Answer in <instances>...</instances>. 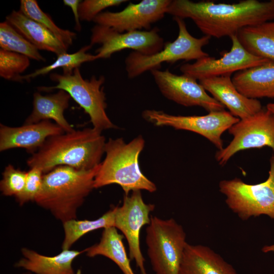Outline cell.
<instances>
[{"label": "cell", "instance_id": "29", "mask_svg": "<svg viewBox=\"0 0 274 274\" xmlns=\"http://www.w3.org/2000/svg\"><path fill=\"white\" fill-rule=\"evenodd\" d=\"M29 58L21 54L0 49V76L19 82L22 73L29 65Z\"/></svg>", "mask_w": 274, "mask_h": 274}, {"label": "cell", "instance_id": "21", "mask_svg": "<svg viewBox=\"0 0 274 274\" xmlns=\"http://www.w3.org/2000/svg\"><path fill=\"white\" fill-rule=\"evenodd\" d=\"M84 251L65 250L54 256H47L26 248L21 249L23 258L15 264L36 274H75L74 260Z\"/></svg>", "mask_w": 274, "mask_h": 274}, {"label": "cell", "instance_id": "18", "mask_svg": "<svg viewBox=\"0 0 274 274\" xmlns=\"http://www.w3.org/2000/svg\"><path fill=\"white\" fill-rule=\"evenodd\" d=\"M179 274H238L234 267L209 247L187 243Z\"/></svg>", "mask_w": 274, "mask_h": 274}, {"label": "cell", "instance_id": "27", "mask_svg": "<svg viewBox=\"0 0 274 274\" xmlns=\"http://www.w3.org/2000/svg\"><path fill=\"white\" fill-rule=\"evenodd\" d=\"M1 49L24 55L29 59L45 61L39 50L7 21L0 23Z\"/></svg>", "mask_w": 274, "mask_h": 274}, {"label": "cell", "instance_id": "9", "mask_svg": "<svg viewBox=\"0 0 274 274\" xmlns=\"http://www.w3.org/2000/svg\"><path fill=\"white\" fill-rule=\"evenodd\" d=\"M233 136L225 148L218 150L215 159L224 166L239 151L268 147L274 151V114L266 108L253 115L239 120L229 129Z\"/></svg>", "mask_w": 274, "mask_h": 274}, {"label": "cell", "instance_id": "12", "mask_svg": "<svg viewBox=\"0 0 274 274\" xmlns=\"http://www.w3.org/2000/svg\"><path fill=\"white\" fill-rule=\"evenodd\" d=\"M141 190H134L123 197L122 204L115 207L114 227L125 237L129 248V257L134 260L141 274H147L145 259L142 254L140 242L142 228L149 224L150 213L155 206L144 202Z\"/></svg>", "mask_w": 274, "mask_h": 274}, {"label": "cell", "instance_id": "13", "mask_svg": "<svg viewBox=\"0 0 274 274\" xmlns=\"http://www.w3.org/2000/svg\"><path fill=\"white\" fill-rule=\"evenodd\" d=\"M232 46L228 52L219 58L210 56L196 60L193 63H185L180 67L183 74L196 80L230 75L241 71L270 62L248 52L241 44L236 35L229 37Z\"/></svg>", "mask_w": 274, "mask_h": 274}, {"label": "cell", "instance_id": "25", "mask_svg": "<svg viewBox=\"0 0 274 274\" xmlns=\"http://www.w3.org/2000/svg\"><path fill=\"white\" fill-rule=\"evenodd\" d=\"M115 212V207H113L95 220L73 219L62 223L64 237L62 250H70L79 239L86 233L100 228L114 227Z\"/></svg>", "mask_w": 274, "mask_h": 274}, {"label": "cell", "instance_id": "5", "mask_svg": "<svg viewBox=\"0 0 274 274\" xmlns=\"http://www.w3.org/2000/svg\"><path fill=\"white\" fill-rule=\"evenodd\" d=\"M146 230L147 255L155 274H179L188 243L182 226L173 218L151 216Z\"/></svg>", "mask_w": 274, "mask_h": 274}, {"label": "cell", "instance_id": "6", "mask_svg": "<svg viewBox=\"0 0 274 274\" xmlns=\"http://www.w3.org/2000/svg\"><path fill=\"white\" fill-rule=\"evenodd\" d=\"M178 25L179 32L173 42L164 44L162 49L158 52L146 55L132 51L125 59V70L128 78L133 79L143 73L159 69L164 62L174 63L179 60H197L209 56L202 48L209 43L211 37L203 36L195 38L188 31L183 19L174 17Z\"/></svg>", "mask_w": 274, "mask_h": 274}, {"label": "cell", "instance_id": "7", "mask_svg": "<svg viewBox=\"0 0 274 274\" xmlns=\"http://www.w3.org/2000/svg\"><path fill=\"white\" fill-rule=\"evenodd\" d=\"M50 79L57 83L54 86H41L39 91L49 92L55 89L66 91L90 117L93 128L99 131L117 127L108 116L106 110L107 105L102 85L105 78L92 76L90 79H84L79 68L68 74L52 73Z\"/></svg>", "mask_w": 274, "mask_h": 274}, {"label": "cell", "instance_id": "24", "mask_svg": "<svg viewBox=\"0 0 274 274\" xmlns=\"http://www.w3.org/2000/svg\"><path fill=\"white\" fill-rule=\"evenodd\" d=\"M236 36L250 53L274 62V21L245 27Z\"/></svg>", "mask_w": 274, "mask_h": 274}, {"label": "cell", "instance_id": "20", "mask_svg": "<svg viewBox=\"0 0 274 274\" xmlns=\"http://www.w3.org/2000/svg\"><path fill=\"white\" fill-rule=\"evenodd\" d=\"M33 109L25 121V124L39 123L43 120H54L64 132L75 130L64 116V111L69 106L70 95L63 90L56 93L42 95L40 92L33 94Z\"/></svg>", "mask_w": 274, "mask_h": 274}, {"label": "cell", "instance_id": "10", "mask_svg": "<svg viewBox=\"0 0 274 274\" xmlns=\"http://www.w3.org/2000/svg\"><path fill=\"white\" fill-rule=\"evenodd\" d=\"M143 117L156 126H168L176 129L190 131L204 137L218 150H222V135L239 120L224 110L209 112L202 116H176L163 111L147 110Z\"/></svg>", "mask_w": 274, "mask_h": 274}, {"label": "cell", "instance_id": "4", "mask_svg": "<svg viewBox=\"0 0 274 274\" xmlns=\"http://www.w3.org/2000/svg\"><path fill=\"white\" fill-rule=\"evenodd\" d=\"M145 143L141 135L128 143L122 138H110L105 145V158L94 178V189L116 184L121 187L126 195L138 190L155 192V184L143 174L139 166V157Z\"/></svg>", "mask_w": 274, "mask_h": 274}, {"label": "cell", "instance_id": "3", "mask_svg": "<svg viewBox=\"0 0 274 274\" xmlns=\"http://www.w3.org/2000/svg\"><path fill=\"white\" fill-rule=\"evenodd\" d=\"M99 164L89 170L59 166L44 174L42 188L34 201L62 223L77 219L78 209L94 189Z\"/></svg>", "mask_w": 274, "mask_h": 274}, {"label": "cell", "instance_id": "11", "mask_svg": "<svg viewBox=\"0 0 274 274\" xmlns=\"http://www.w3.org/2000/svg\"><path fill=\"white\" fill-rule=\"evenodd\" d=\"M91 31L90 45H100L95 51L98 59L109 58L114 53L125 49L151 55L161 50L165 44L157 27L149 30L120 32L111 27L96 24Z\"/></svg>", "mask_w": 274, "mask_h": 274}, {"label": "cell", "instance_id": "19", "mask_svg": "<svg viewBox=\"0 0 274 274\" xmlns=\"http://www.w3.org/2000/svg\"><path fill=\"white\" fill-rule=\"evenodd\" d=\"M231 78L237 90L247 97L274 98L273 62L239 71Z\"/></svg>", "mask_w": 274, "mask_h": 274}, {"label": "cell", "instance_id": "17", "mask_svg": "<svg viewBox=\"0 0 274 274\" xmlns=\"http://www.w3.org/2000/svg\"><path fill=\"white\" fill-rule=\"evenodd\" d=\"M230 75L214 77L199 80L206 91L216 100L226 107L230 113L239 119L256 114L262 109L257 99L247 97L234 86Z\"/></svg>", "mask_w": 274, "mask_h": 274}, {"label": "cell", "instance_id": "22", "mask_svg": "<svg viewBox=\"0 0 274 274\" xmlns=\"http://www.w3.org/2000/svg\"><path fill=\"white\" fill-rule=\"evenodd\" d=\"M6 19L38 50L51 52L57 56L67 52L68 48L50 31L20 10H13Z\"/></svg>", "mask_w": 274, "mask_h": 274}, {"label": "cell", "instance_id": "35", "mask_svg": "<svg viewBox=\"0 0 274 274\" xmlns=\"http://www.w3.org/2000/svg\"><path fill=\"white\" fill-rule=\"evenodd\" d=\"M266 108L274 114V102L267 104Z\"/></svg>", "mask_w": 274, "mask_h": 274}, {"label": "cell", "instance_id": "16", "mask_svg": "<svg viewBox=\"0 0 274 274\" xmlns=\"http://www.w3.org/2000/svg\"><path fill=\"white\" fill-rule=\"evenodd\" d=\"M63 133L59 126L50 120L14 127L1 124L0 151L22 148L32 155L43 146L48 138Z\"/></svg>", "mask_w": 274, "mask_h": 274}, {"label": "cell", "instance_id": "31", "mask_svg": "<svg viewBox=\"0 0 274 274\" xmlns=\"http://www.w3.org/2000/svg\"><path fill=\"white\" fill-rule=\"evenodd\" d=\"M44 173L37 167L30 168L27 172L25 184L22 192L15 197L21 206L30 201H34L40 191L43 180Z\"/></svg>", "mask_w": 274, "mask_h": 274}, {"label": "cell", "instance_id": "30", "mask_svg": "<svg viewBox=\"0 0 274 274\" xmlns=\"http://www.w3.org/2000/svg\"><path fill=\"white\" fill-rule=\"evenodd\" d=\"M27 172L16 168L12 164L7 165L2 173L0 190L5 196L18 195L23 190L26 181Z\"/></svg>", "mask_w": 274, "mask_h": 274}, {"label": "cell", "instance_id": "32", "mask_svg": "<svg viewBox=\"0 0 274 274\" xmlns=\"http://www.w3.org/2000/svg\"><path fill=\"white\" fill-rule=\"evenodd\" d=\"M126 0H85L81 1L79 7L81 21H93L95 17L104 9L111 7L118 6L127 2Z\"/></svg>", "mask_w": 274, "mask_h": 274}, {"label": "cell", "instance_id": "14", "mask_svg": "<svg viewBox=\"0 0 274 274\" xmlns=\"http://www.w3.org/2000/svg\"><path fill=\"white\" fill-rule=\"evenodd\" d=\"M150 72L160 92L168 99L185 107L199 106L209 113L224 110L225 107L209 95L195 79L168 70Z\"/></svg>", "mask_w": 274, "mask_h": 274}, {"label": "cell", "instance_id": "2", "mask_svg": "<svg viewBox=\"0 0 274 274\" xmlns=\"http://www.w3.org/2000/svg\"><path fill=\"white\" fill-rule=\"evenodd\" d=\"M106 142L101 132L93 128L53 135L27 159L30 167L46 174L59 166L89 170L99 165Z\"/></svg>", "mask_w": 274, "mask_h": 274}, {"label": "cell", "instance_id": "34", "mask_svg": "<svg viewBox=\"0 0 274 274\" xmlns=\"http://www.w3.org/2000/svg\"><path fill=\"white\" fill-rule=\"evenodd\" d=\"M262 251L265 253L269 252L274 253V244L264 246L262 248Z\"/></svg>", "mask_w": 274, "mask_h": 274}, {"label": "cell", "instance_id": "8", "mask_svg": "<svg viewBox=\"0 0 274 274\" xmlns=\"http://www.w3.org/2000/svg\"><path fill=\"white\" fill-rule=\"evenodd\" d=\"M267 179L249 184L241 179L224 180L219 183L228 207L242 220L266 215L274 220V154L270 158Z\"/></svg>", "mask_w": 274, "mask_h": 274}, {"label": "cell", "instance_id": "1", "mask_svg": "<svg viewBox=\"0 0 274 274\" xmlns=\"http://www.w3.org/2000/svg\"><path fill=\"white\" fill-rule=\"evenodd\" d=\"M166 14L190 18L204 36L220 39L236 35L246 27L273 21L274 0H244L231 4L173 0Z\"/></svg>", "mask_w": 274, "mask_h": 274}, {"label": "cell", "instance_id": "23", "mask_svg": "<svg viewBox=\"0 0 274 274\" xmlns=\"http://www.w3.org/2000/svg\"><path fill=\"white\" fill-rule=\"evenodd\" d=\"M123 237L114 227L105 228L99 242L84 251L89 257L101 255L108 258L123 274H135L130 266V259L123 243Z\"/></svg>", "mask_w": 274, "mask_h": 274}, {"label": "cell", "instance_id": "26", "mask_svg": "<svg viewBox=\"0 0 274 274\" xmlns=\"http://www.w3.org/2000/svg\"><path fill=\"white\" fill-rule=\"evenodd\" d=\"M92 46L90 45L82 47L77 52L69 54L67 52L62 53L57 56L56 59L51 64L35 70L33 72L24 76H21L19 82L30 79L40 76L45 75L58 68H62L63 74H68L73 73L76 68L86 62L98 59L97 56L87 53Z\"/></svg>", "mask_w": 274, "mask_h": 274}, {"label": "cell", "instance_id": "33", "mask_svg": "<svg viewBox=\"0 0 274 274\" xmlns=\"http://www.w3.org/2000/svg\"><path fill=\"white\" fill-rule=\"evenodd\" d=\"M81 2L79 0H63V1L64 5L69 7L73 11L75 21V28L77 31H80L81 29L79 14V7Z\"/></svg>", "mask_w": 274, "mask_h": 274}, {"label": "cell", "instance_id": "15", "mask_svg": "<svg viewBox=\"0 0 274 274\" xmlns=\"http://www.w3.org/2000/svg\"><path fill=\"white\" fill-rule=\"evenodd\" d=\"M170 1L143 0L137 4L129 3L119 12H101L93 21L96 24L111 27L120 32L142 29L149 30L153 23L164 17Z\"/></svg>", "mask_w": 274, "mask_h": 274}, {"label": "cell", "instance_id": "28", "mask_svg": "<svg viewBox=\"0 0 274 274\" xmlns=\"http://www.w3.org/2000/svg\"><path fill=\"white\" fill-rule=\"evenodd\" d=\"M20 11L27 17L48 29L67 48L72 45L76 33L56 25L50 15L40 8L37 1L21 0Z\"/></svg>", "mask_w": 274, "mask_h": 274}]
</instances>
